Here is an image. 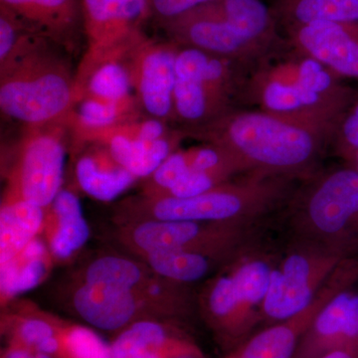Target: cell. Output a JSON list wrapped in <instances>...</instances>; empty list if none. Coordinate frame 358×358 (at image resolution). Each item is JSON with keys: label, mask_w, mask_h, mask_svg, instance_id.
<instances>
[{"label": "cell", "mask_w": 358, "mask_h": 358, "mask_svg": "<svg viewBox=\"0 0 358 358\" xmlns=\"http://www.w3.org/2000/svg\"><path fill=\"white\" fill-rule=\"evenodd\" d=\"M357 98L341 78L284 37L272 50L243 68L237 106L263 110L333 136Z\"/></svg>", "instance_id": "obj_1"}, {"label": "cell", "mask_w": 358, "mask_h": 358, "mask_svg": "<svg viewBox=\"0 0 358 358\" xmlns=\"http://www.w3.org/2000/svg\"><path fill=\"white\" fill-rule=\"evenodd\" d=\"M82 6L85 35L98 53L140 41V25L150 17L147 0H82Z\"/></svg>", "instance_id": "obj_17"}, {"label": "cell", "mask_w": 358, "mask_h": 358, "mask_svg": "<svg viewBox=\"0 0 358 358\" xmlns=\"http://www.w3.org/2000/svg\"><path fill=\"white\" fill-rule=\"evenodd\" d=\"M122 103L107 102L100 99H85L78 110V121L84 128L103 131L114 127L121 117Z\"/></svg>", "instance_id": "obj_29"}, {"label": "cell", "mask_w": 358, "mask_h": 358, "mask_svg": "<svg viewBox=\"0 0 358 358\" xmlns=\"http://www.w3.org/2000/svg\"><path fill=\"white\" fill-rule=\"evenodd\" d=\"M48 42L27 33L13 57L0 67L1 113L28 126L53 124L69 110L76 96L68 66L51 54Z\"/></svg>", "instance_id": "obj_6"}, {"label": "cell", "mask_w": 358, "mask_h": 358, "mask_svg": "<svg viewBox=\"0 0 358 358\" xmlns=\"http://www.w3.org/2000/svg\"><path fill=\"white\" fill-rule=\"evenodd\" d=\"M71 303L89 326L114 336L138 320L159 319L140 294L109 285L77 281Z\"/></svg>", "instance_id": "obj_13"}, {"label": "cell", "mask_w": 358, "mask_h": 358, "mask_svg": "<svg viewBox=\"0 0 358 358\" xmlns=\"http://www.w3.org/2000/svg\"><path fill=\"white\" fill-rule=\"evenodd\" d=\"M0 358H52L49 355L18 343H6L0 352Z\"/></svg>", "instance_id": "obj_33"}, {"label": "cell", "mask_w": 358, "mask_h": 358, "mask_svg": "<svg viewBox=\"0 0 358 358\" xmlns=\"http://www.w3.org/2000/svg\"><path fill=\"white\" fill-rule=\"evenodd\" d=\"M224 148L247 173L296 179L317 173L331 134L259 110L235 108L204 128L186 134Z\"/></svg>", "instance_id": "obj_2"}, {"label": "cell", "mask_w": 358, "mask_h": 358, "mask_svg": "<svg viewBox=\"0 0 358 358\" xmlns=\"http://www.w3.org/2000/svg\"><path fill=\"white\" fill-rule=\"evenodd\" d=\"M148 14L159 25L176 20L197 7L215 0H147Z\"/></svg>", "instance_id": "obj_31"}, {"label": "cell", "mask_w": 358, "mask_h": 358, "mask_svg": "<svg viewBox=\"0 0 358 358\" xmlns=\"http://www.w3.org/2000/svg\"><path fill=\"white\" fill-rule=\"evenodd\" d=\"M75 174L78 185L85 193L105 202L119 197L136 179L112 159L108 150L82 155L78 159Z\"/></svg>", "instance_id": "obj_27"}, {"label": "cell", "mask_w": 358, "mask_h": 358, "mask_svg": "<svg viewBox=\"0 0 358 358\" xmlns=\"http://www.w3.org/2000/svg\"><path fill=\"white\" fill-rule=\"evenodd\" d=\"M287 204L294 237L358 253V173L350 166L303 179Z\"/></svg>", "instance_id": "obj_7"}, {"label": "cell", "mask_w": 358, "mask_h": 358, "mask_svg": "<svg viewBox=\"0 0 358 358\" xmlns=\"http://www.w3.org/2000/svg\"><path fill=\"white\" fill-rule=\"evenodd\" d=\"M46 209L23 199L2 200L0 209V265L20 254L41 235Z\"/></svg>", "instance_id": "obj_23"}, {"label": "cell", "mask_w": 358, "mask_h": 358, "mask_svg": "<svg viewBox=\"0 0 358 358\" xmlns=\"http://www.w3.org/2000/svg\"><path fill=\"white\" fill-rule=\"evenodd\" d=\"M68 320L29 303L2 308L0 329L6 343H18L52 358H69Z\"/></svg>", "instance_id": "obj_19"}, {"label": "cell", "mask_w": 358, "mask_h": 358, "mask_svg": "<svg viewBox=\"0 0 358 358\" xmlns=\"http://www.w3.org/2000/svg\"><path fill=\"white\" fill-rule=\"evenodd\" d=\"M33 32L73 49L85 34L82 0H0Z\"/></svg>", "instance_id": "obj_20"}, {"label": "cell", "mask_w": 358, "mask_h": 358, "mask_svg": "<svg viewBox=\"0 0 358 358\" xmlns=\"http://www.w3.org/2000/svg\"><path fill=\"white\" fill-rule=\"evenodd\" d=\"M66 143L60 129L38 131L26 138L8 174L6 199H23L46 209L62 189Z\"/></svg>", "instance_id": "obj_11"}, {"label": "cell", "mask_w": 358, "mask_h": 358, "mask_svg": "<svg viewBox=\"0 0 358 358\" xmlns=\"http://www.w3.org/2000/svg\"><path fill=\"white\" fill-rule=\"evenodd\" d=\"M167 37L247 67L282 41L264 0H215L162 25Z\"/></svg>", "instance_id": "obj_5"}, {"label": "cell", "mask_w": 358, "mask_h": 358, "mask_svg": "<svg viewBox=\"0 0 358 358\" xmlns=\"http://www.w3.org/2000/svg\"><path fill=\"white\" fill-rule=\"evenodd\" d=\"M41 235L55 262H65L83 249L90 227L74 192L61 189L47 207Z\"/></svg>", "instance_id": "obj_21"}, {"label": "cell", "mask_w": 358, "mask_h": 358, "mask_svg": "<svg viewBox=\"0 0 358 358\" xmlns=\"http://www.w3.org/2000/svg\"><path fill=\"white\" fill-rule=\"evenodd\" d=\"M115 238L136 258L159 251L231 255L258 233L257 224L150 220L117 225Z\"/></svg>", "instance_id": "obj_10"}, {"label": "cell", "mask_w": 358, "mask_h": 358, "mask_svg": "<svg viewBox=\"0 0 358 358\" xmlns=\"http://www.w3.org/2000/svg\"><path fill=\"white\" fill-rule=\"evenodd\" d=\"M282 29L313 23H358V0H272Z\"/></svg>", "instance_id": "obj_25"}, {"label": "cell", "mask_w": 358, "mask_h": 358, "mask_svg": "<svg viewBox=\"0 0 358 358\" xmlns=\"http://www.w3.org/2000/svg\"><path fill=\"white\" fill-rule=\"evenodd\" d=\"M109 345L112 358H205L176 320H138L115 334Z\"/></svg>", "instance_id": "obj_14"}, {"label": "cell", "mask_w": 358, "mask_h": 358, "mask_svg": "<svg viewBox=\"0 0 358 358\" xmlns=\"http://www.w3.org/2000/svg\"><path fill=\"white\" fill-rule=\"evenodd\" d=\"M331 147L343 160L358 150V96L334 129Z\"/></svg>", "instance_id": "obj_30"}, {"label": "cell", "mask_w": 358, "mask_h": 358, "mask_svg": "<svg viewBox=\"0 0 358 358\" xmlns=\"http://www.w3.org/2000/svg\"><path fill=\"white\" fill-rule=\"evenodd\" d=\"M345 162L346 164H348V166L352 167V169H355V171H357L358 173V150L352 155H350Z\"/></svg>", "instance_id": "obj_35"}, {"label": "cell", "mask_w": 358, "mask_h": 358, "mask_svg": "<svg viewBox=\"0 0 358 358\" xmlns=\"http://www.w3.org/2000/svg\"><path fill=\"white\" fill-rule=\"evenodd\" d=\"M134 77L122 63L108 60L92 71L87 90L90 96L100 100L124 103L131 95Z\"/></svg>", "instance_id": "obj_28"}, {"label": "cell", "mask_w": 358, "mask_h": 358, "mask_svg": "<svg viewBox=\"0 0 358 358\" xmlns=\"http://www.w3.org/2000/svg\"><path fill=\"white\" fill-rule=\"evenodd\" d=\"M287 41L339 78L358 81V23H313L284 29Z\"/></svg>", "instance_id": "obj_15"}, {"label": "cell", "mask_w": 358, "mask_h": 358, "mask_svg": "<svg viewBox=\"0 0 358 358\" xmlns=\"http://www.w3.org/2000/svg\"><path fill=\"white\" fill-rule=\"evenodd\" d=\"M242 70L227 59L179 45L174 113L183 134L204 128L237 108Z\"/></svg>", "instance_id": "obj_8"}, {"label": "cell", "mask_w": 358, "mask_h": 358, "mask_svg": "<svg viewBox=\"0 0 358 358\" xmlns=\"http://www.w3.org/2000/svg\"><path fill=\"white\" fill-rule=\"evenodd\" d=\"M299 179L250 171L188 199L147 195L124 200L115 214L117 225L143 221L260 223L286 207Z\"/></svg>", "instance_id": "obj_3"}, {"label": "cell", "mask_w": 358, "mask_h": 358, "mask_svg": "<svg viewBox=\"0 0 358 358\" xmlns=\"http://www.w3.org/2000/svg\"><path fill=\"white\" fill-rule=\"evenodd\" d=\"M54 261L44 240L37 237L10 261L0 265L1 307L39 286L48 277Z\"/></svg>", "instance_id": "obj_22"}, {"label": "cell", "mask_w": 358, "mask_h": 358, "mask_svg": "<svg viewBox=\"0 0 358 358\" xmlns=\"http://www.w3.org/2000/svg\"><path fill=\"white\" fill-rule=\"evenodd\" d=\"M238 252L231 255H220L200 252L159 251L138 259L147 264L157 275L189 286L200 280L209 279Z\"/></svg>", "instance_id": "obj_26"}, {"label": "cell", "mask_w": 358, "mask_h": 358, "mask_svg": "<svg viewBox=\"0 0 358 358\" xmlns=\"http://www.w3.org/2000/svg\"><path fill=\"white\" fill-rule=\"evenodd\" d=\"M280 252L256 238L205 282L197 298L218 345L232 352L263 324V308Z\"/></svg>", "instance_id": "obj_4"}, {"label": "cell", "mask_w": 358, "mask_h": 358, "mask_svg": "<svg viewBox=\"0 0 358 358\" xmlns=\"http://www.w3.org/2000/svg\"><path fill=\"white\" fill-rule=\"evenodd\" d=\"M357 282L358 256H355L346 259L336 268L306 310L291 319L271 324L252 334L243 343L228 352L225 358H294L301 336L317 313L336 294Z\"/></svg>", "instance_id": "obj_12"}, {"label": "cell", "mask_w": 358, "mask_h": 358, "mask_svg": "<svg viewBox=\"0 0 358 358\" xmlns=\"http://www.w3.org/2000/svg\"><path fill=\"white\" fill-rule=\"evenodd\" d=\"M141 46L134 77L141 106L152 119L176 122L174 87L179 45L169 40Z\"/></svg>", "instance_id": "obj_18"}, {"label": "cell", "mask_w": 358, "mask_h": 358, "mask_svg": "<svg viewBox=\"0 0 358 358\" xmlns=\"http://www.w3.org/2000/svg\"><path fill=\"white\" fill-rule=\"evenodd\" d=\"M320 358H358V348H341L327 352Z\"/></svg>", "instance_id": "obj_34"}, {"label": "cell", "mask_w": 358, "mask_h": 358, "mask_svg": "<svg viewBox=\"0 0 358 358\" xmlns=\"http://www.w3.org/2000/svg\"><path fill=\"white\" fill-rule=\"evenodd\" d=\"M350 257L326 244L293 237L280 252L271 274L263 324L271 326L306 310L336 268Z\"/></svg>", "instance_id": "obj_9"}, {"label": "cell", "mask_w": 358, "mask_h": 358, "mask_svg": "<svg viewBox=\"0 0 358 358\" xmlns=\"http://www.w3.org/2000/svg\"><path fill=\"white\" fill-rule=\"evenodd\" d=\"M179 131L166 138L148 143L129 134L117 133L108 141V152L119 166L134 174L136 178H150L178 147L181 136Z\"/></svg>", "instance_id": "obj_24"}, {"label": "cell", "mask_w": 358, "mask_h": 358, "mask_svg": "<svg viewBox=\"0 0 358 358\" xmlns=\"http://www.w3.org/2000/svg\"><path fill=\"white\" fill-rule=\"evenodd\" d=\"M355 287L339 292L317 313L294 358H320L341 348H358V291Z\"/></svg>", "instance_id": "obj_16"}, {"label": "cell", "mask_w": 358, "mask_h": 358, "mask_svg": "<svg viewBox=\"0 0 358 358\" xmlns=\"http://www.w3.org/2000/svg\"><path fill=\"white\" fill-rule=\"evenodd\" d=\"M131 134L133 136H133V138H138L140 141H148V143L159 141L160 138L169 136L166 122L157 119H150L141 122L140 126L136 127L134 129V134Z\"/></svg>", "instance_id": "obj_32"}]
</instances>
